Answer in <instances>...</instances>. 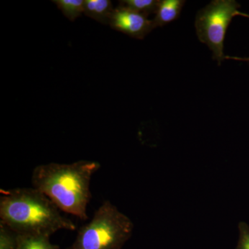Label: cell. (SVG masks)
Wrapping results in <instances>:
<instances>
[{
  "mask_svg": "<svg viewBox=\"0 0 249 249\" xmlns=\"http://www.w3.org/2000/svg\"><path fill=\"white\" fill-rule=\"evenodd\" d=\"M240 238L236 249H249V226L247 223L239 224Z\"/></svg>",
  "mask_w": 249,
  "mask_h": 249,
  "instance_id": "7c38bea8",
  "label": "cell"
},
{
  "mask_svg": "<svg viewBox=\"0 0 249 249\" xmlns=\"http://www.w3.org/2000/svg\"><path fill=\"white\" fill-rule=\"evenodd\" d=\"M100 168L98 162L87 160L70 164L37 165L31 175V183L62 212L87 220V209L91 199L90 183Z\"/></svg>",
  "mask_w": 249,
  "mask_h": 249,
  "instance_id": "6da1fadb",
  "label": "cell"
},
{
  "mask_svg": "<svg viewBox=\"0 0 249 249\" xmlns=\"http://www.w3.org/2000/svg\"><path fill=\"white\" fill-rule=\"evenodd\" d=\"M113 10L112 3L109 0H85V16L101 24H109Z\"/></svg>",
  "mask_w": 249,
  "mask_h": 249,
  "instance_id": "52a82bcc",
  "label": "cell"
},
{
  "mask_svg": "<svg viewBox=\"0 0 249 249\" xmlns=\"http://www.w3.org/2000/svg\"><path fill=\"white\" fill-rule=\"evenodd\" d=\"M133 223L109 201H105L91 220L83 226L67 249H121L130 238Z\"/></svg>",
  "mask_w": 249,
  "mask_h": 249,
  "instance_id": "3957f363",
  "label": "cell"
},
{
  "mask_svg": "<svg viewBox=\"0 0 249 249\" xmlns=\"http://www.w3.org/2000/svg\"><path fill=\"white\" fill-rule=\"evenodd\" d=\"M109 24L114 30L140 40L155 29L153 20L121 4L113 10Z\"/></svg>",
  "mask_w": 249,
  "mask_h": 249,
  "instance_id": "5b68a950",
  "label": "cell"
},
{
  "mask_svg": "<svg viewBox=\"0 0 249 249\" xmlns=\"http://www.w3.org/2000/svg\"><path fill=\"white\" fill-rule=\"evenodd\" d=\"M18 234L0 223V249H17Z\"/></svg>",
  "mask_w": 249,
  "mask_h": 249,
  "instance_id": "8fae6325",
  "label": "cell"
},
{
  "mask_svg": "<svg viewBox=\"0 0 249 249\" xmlns=\"http://www.w3.org/2000/svg\"><path fill=\"white\" fill-rule=\"evenodd\" d=\"M240 5L234 0H214L196 15V28L198 38L213 53L219 65L225 56L224 42L229 24L240 16Z\"/></svg>",
  "mask_w": 249,
  "mask_h": 249,
  "instance_id": "277c9868",
  "label": "cell"
},
{
  "mask_svg": "<svg viewBox=\"0 0 249 249\" xmlns=\"http://www.w3.org/2000/svg\"><path fill=\"white\" fill-rule=\"evenodd\" d=\"M160 1L158 0H124L120 1V4L147 16L155 14Z\"/></svg>",
  "mask_w": 249,
  "mask_h": 249,
  "instance_id": "30bf717a",
  "label": "cell"
},
{
  "mask_svg": "<svg viewBox=\"0 0 249 249\" xmlns=\"http://www.w3.org/2000/svg\"><path fill=\"white\" fill-rule=\"evenodd\" d=\"M183 0H161L160 1L155 18L153 19L155 27H163L178 19L183 5Z\"/></svg>",
  "mask_w": 249,
  "mask_h": 249,
  "instance_id": "8992f818",
  "label": "cell"
},
{
  "mask_svg": "<svg viewBox=\"0 0 249 249\" xmlns=\"http://www.w3.org/2000/svg\"><path fill=\"white\" fill-rule=\"evenodd\" d=\"M53 2L70 20H76L84 14L85 1L83 0H54Z\"/></svg>",
  "mask_w": 249,
  "mask_h": 249,
  "instance_id": "9c48e42d",
  "label": "cell"
},
{
  "mask_svg": "<svg viewBox=\"0 0 249 249\" xmlns=\"http://www.w3.org/2000/svg\"><path fill=\"white\" fill-rule=\"evenodd\" d=\"M17 249H60L50 242V236L18 235Z\"/></svg>",
  "mask_w": 249,
  "mask_h": 249,
  "instance_id": "ba28073f",
  "label": "cell"
},
{
  "mask_svg": "<svg viewBox=\"0 0 249 249\" xmlns=\"http://www.w3.org/2000/svg\"><path fill=\"white\" fill-rule=\"evenodd\" d=\"M240 16L249 18V15L243 14V13H240ZM225 59H232V60H240V61L249 62V58H238V57L225 56Z\"/></svg>",
  "mask_w": 249,
  "mask_h": 249,
  "instance_id": "4fadbf2b",
  "label": "cell"
},
{
  "mask_svg": "<svg viewBox=\"0 0 249 249\" xmlns=\"http://www.w3.org/2000/svg\"><path fill=\"white\" fill-rule=\"evenodd\" d=\"M0 193V223L18 235L51 236L60 230H76V224L34 187L1 189Z\"/></svg>",
  "mask_w": 249,
  "mask_h": 249,
  "instance_id": "7a4b0ae2",
  "label": "cell"
}]
</instances>
